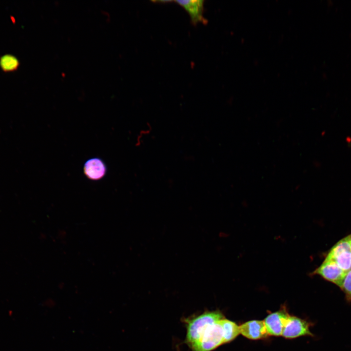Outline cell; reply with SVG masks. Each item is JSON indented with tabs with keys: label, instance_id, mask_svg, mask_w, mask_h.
Masks as SVG:
<instances>
[{
	"label": "cell",
	"instance_id": "1",
	"mask_svg": "<svg viewBox=\"0 0 351 351\" xmlns=\"http://www.w3.org/2000/svg\"><path fill=\"white\" fill-rule=\"evenodd\" d=\"M224 318L222 313L216 310L184 319L187 329L185 342L192 351H212L224 344L221 323Z\"/></svg>",
	"mask_w": 351,
	"mask_h": 351
},
{
	"label": "cell",
	"instance_id": "2",
	"mask_svg": "<svg viewBox=\"0 0 351 351\" xmlns=\"http://www.w3.org/2000/svg\"><path fill=\"white\" fill-rule=\"evenodd\" d=\"M325 258L333 260L346 273L351 270V245L349 235L334 245Z\"/></svg>",
	"mask_w": 351,
	"mask_h": 351
},
{
	"label": "cell",
	"instance_id": "3",
	"mask_svg": "<svg viewBox=\"0 0 351 351\" xmlns=\"http://www.w3.org/2000/svg\"><path fill=\"white\" fill-rule=\"evenodd\" d=\"M345 274L346 272L340 268L334 261L327 258H325L321 264L311 273L312 275H319L339 288Z\"/></svg>",
	"mask_w": 351,
	"mask_h": 351
},
{
	"label": "cell",
	"instance_id": "4",
	"mask_svg": "<svg viewBox=\"0 0 351 351\" xmlns=\"http://www.w3.org/2000/svg\"><path fill=\"white\" fill-rule=\"evenodd\" d=\"M310 324L306 321L296 316H289L282 335L286 338H294L301 336L310 335Z\"/></svg>",
	"mask_w": 351,
	"mask_h": 351
},
{
	"label": "cell",
	"instance_id": "5",
	"mask_svg": "<svg viewBox=\"0 0 351 351\" xmlns=\"http://www.w3.org/2000/svg\"><path fill=\"white\" fill-rule=\"evenodd\" d=\"M289 317L288 313L283 310L268 315L263 321L268 334L274 336L282 335Z\"/></svg>",
	"mask_w": 351,
	"mask_h": 351
},
{
	"label": "cell",
	"instance_id": "6",
	"mask_svg": "<svg viewBox=\"0 0 351 351\" xmlns=\"http://www.w3.org/2000/svg\"><path fill=\"white\" fill-rule=\"evenodd\" d=\"M188 13L191 22L194 25L206 23L207 20L204 17V2L202 0H176Z\"/></svg>",
	"mask_w": 351,
	"mask_h": 351
},
{
	"label": "cell",
	"instance_id": "7",
	"mask_svg": "<svg viewBox=\"0 0 351 351\" xmlns=\"http://www.w3.org/2000/svg\"><path fill=\"white\" fill-rule=\"evenodd\" d=\"M240 333L246 338L257 340L266 337L268 334L263 321H249L239 326Z\"/></svg>",
	"mask_w": 351,
	"mask_h": 351
},
{
	"label": "cell",
	"instance_id": "8",
	"mask_svg": "<svg viewBox=\"0 0 351 351\" xmlns=\"http://www.w3.org/2000/svg\"><path fill=\"white\" fill-rule=\"evenodd\" d=\"M83 172L89 179L99 180L105 176L107 167L101 159L93 157L85 161L83 166Z\"/></svg>",
	"mask_w": 351,
	"mask_h": 351
},
{
	"label": "cell",
	"instance_id": "9",
	"mask_svg": "<svg viewBox=\"0 0 351 351\" xmlns=\"http://www.w3.org/2000/svg\"><path fill=\"white\" fill-rule=\"evenodd\" d=\"M221 323L224 330V344L232 341L240 333L239 326L235 323L225 318L221 319Z\"/></svg>",
	"mask_w": 351,
	"mask_h": 351
},
{
	"label": "cell",
	"instance_id": "10",
	"mask_svg": "<svg viewBox=\"0 0 351 351\" xmlns=\"http://www.w3.org/2000/svg\"><path fill=\"white\" fill-rule=\"evenodd\" d=\"M20 65L19 59L14 55L7 54L0 58V67L4 72L16 71Z\"/></svg>",
	"mask_w": 351,
	"mask_h": 351
},
{
	"label": "cell",
	"instance_id": "11",
	"mask_svg": "<svg viewBox=\"0 0 351 351\" xmlns=\"http://www.w3.org/2000/svg\"><path fill=\"white\" fill-rule=\"evenodd\" d=\"M340 288L345 294L348 301H351V270L346 273Z\"/></svg>",
	"mask_w": 351,
	"mask_h": 351
},
{
	"label": "cell",
	"instance_id": "12",
	"mask_svg": "<svg viewBox=\"0 0 351 351\" xmlns=\"http://www.w3.org/2000/svg\"><path fill=\"white\" fill-rule=\"evenodd\" d=\"M349 237L350 242V243L351 245V234L350 235H349Z\"/></svg>",
	"mask_w": 351,
	"mask_h": 351
}]
</instances>
